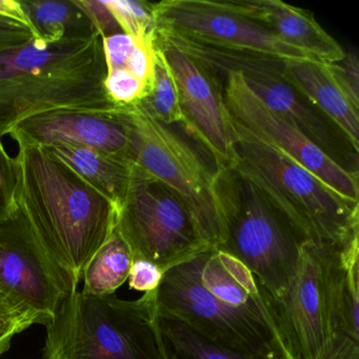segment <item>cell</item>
I'll return each instance as SVG.
<instances>
[{"instance_id": "cell-30", "label": "cell", "mask_w": 359, "mask_h": 359, "mask_svg": "<svg viewBox=\"0 0 359 359\" xmlns=\"http://www.w3.org/2000/svg\"><path fill=\"white\" fill-rule=\"evenodd\" d=\"M15 62L13 58L11 57H1L0 58V79L9 76L18 71Z\"/></svg>"}, {"instance_id": "cell-1", "label": "cell", "mask_w": 359, "mask_h": 359, "mask_svg": "<svg viewBox=\"0 0 359 359\" xmlns=\"http://www.w3.org/2000/svg\"><path fill=\"white\" fill-rule=\"evenodd\" d=\"M155 299L158 310L224 348L257 357L285 355L255 277L218 248L165 271Z\"/></svg>"}, {"instance_id": "cell-14", "label": "cell", "mask_w": 359, "mask_h": 359, "mask_svg": "<svg viewBox=\"0 0 359 359\" xmlns=\"http://www.w3.org/2000/svg\"><path fill=\"white\" fill-rule=\"evenodd\" d=\"M283 79L313 107L329 118L358 154L359 109L355 108L334 81L327 62L315 60L283 62Z\"/></svg>"}, {"instance_id": "cell-3", "label": "cell", "mask_w": 359, "mask_h": 359, "mask_svg": "<svg viewBox=\"0 0 359 359\" xmlns=\"http://www.w3.org/2000/svg\"><path fill=\"white\" fill-rule=\"evenodd\" d=\"M155 291L138 299L72 292L47 329L43 359H163Z\"/></svg>"}, {"instance_id": "cell-25", "label": "cell", "mask_w": 359, "mask_h": 359, "mask_svg": "<svg viewBox=\"0 0 359 359\" xmlns=\"http://www.w3.org/2000/svg\"><path fill=\"white\" fill-rule=\"evenodd\" d=\"M33 325L28 314L0 293V338L22 333Z\"/></svg>"}, {"instance_id": "cell-20", "label": "cell", "mask_w": 359, "mask_h": 359, "mask_svg": "<svg viewBox=\"0 0 359 359\" xmlns=\"http://www.w3.org/2000/svg\"><path fill=\"white\" fill-rule=\"evenodd\" d=\"M100 5L106 6L113 12L127 31L134 37H147L155 34V18L153 5L135 0H104Z\"/></svg>"}, {"instance_id": "cell-11", "label": "cell", "mask_w": 359, "mask_h": 359, "mask_svg": "<svg viewBox=\"0 0 359 359\" xmlns=\"http://www.w3.org/2000/svg\"><path fill=\"white\" fill-rule=\"evenodd\" d=\"M157 46L163 50L177 85L184 115L182 125L211 155L215 168L231 169L235 163L236 137L219 76L182 52Z\"/></svg>"}, {"instance_id": "cell-31", "label": "cell", "mask_w": 359, "mask_h": 359, "mask_svg": "<svg viewBox=\"0 0 359 359\" xmlns=\"http://www.w3.org/2000/svg\"><path fill=\"white\" fill-rule=\"evenodd\" d=\"M12 338H13V336L0 338V357L3 356L4 353L9 350L10 346H11Z\"/></svg>"}, {"instance_id": "cell-6", "label": "cell", "mask_w": 359, "mask_h": 359, "mask_svg": "<svg viewBox=\"0 0 359 359\" xmlns=\"http://www.w3.org/2000/svg\"><path fill=\"white\" fill-rule=\"evenodd\" d=\"M224 193L226 236L218 249L247 266L262 291L273 297L283 295L306 241L234 169L224 170Z\"/></svg>"}, {"instance_id": "cell-5", "label": "cell", "mask_w": 359, "mask_h": 359, "mask_svg": "<svg viewBox=\"0 0 359 359\" xmlns=\"http://www.w3.org/2000/svg\"><path fill=\"white\" fill-rule=\"evenodd\" d=\"M131 118L135 165L182 199L207 245L220 247L226 236L224 170L210 169L171 126L157 121L144 104Z\"/></svg>"}, {"instance_id": "cell-4", "label": "cell", "mask_w": 359, "mask_h": 359, "mask_svg": "<svg viewBox=\"0 0 359 359\" xmlns=\"http://www.w3.org/2000/svg\"><path fill=\"white\" fill-rule=\"evenodd\" d=\"M153 13L158 45L191 56L216 74L248 60H315L239 13L231 1L163 0L153 4Z\"/></svg>"}, {"instance_id": "cell-17", "label": "cell", "mask_w": 359, "mask_h": 359, "mask_svg": "<svg viewBox=\"0 0 359 359\" xmlns=\"http://www.w3.org/2000/svg\"><path fill=\"white\" fill-rule=\"evenodd\" d=\"M133 259L129 245L115 228L86 266L83 291L93 295L115 294L128 280Z\"/></svg>"}, {"instance_id": "cell-22", "label": "cell", "mask_w": 359, "mask_h": 359, "mask_svg": "<svg viewBox=\"0 0 359 359\" xmlns=\"http://www.w3.org/2000/svg\"><path fill=\"white\" fill-rule=\"evenodd\" d=\"M327 66L342 93L359 109V60L356 54L346 53L344 60Z\"/></svg>"}, {"instance_id": "cell-8", "label": "cell", "mask_w": 359, "mask_h": 359, "mask_svg": "<svg viewBox=\"0 0 359 359\" xmlns=\"http://www.w3.org/2000/svg\"><path fill=\"white\" fill-rule=\"evenodd\" d=\"M334 250L304 243L283 295L273 297L259 287L287 359L323 358L337 334L331 297Z\"/></svg>"}, {"instance_id": "cell-21", "label": "cell", "mask_w": 359, "mask_h": 359, "mask_svg": "<svg viewBox=\"0 0 359 359\" xmlns=\"http://www.w3.org/2000/svg\"><path fill=\"white\" fill-rule=\"evenodd\" d=\"M58 152L65 158L68 159V161L74 165L75 169L79 170L83 175L89 176V177L98 176L100 180H107V182L112 186H116V184L121 186L123 182L125 184V182H128L125 176H118L115 172L110 171L108 168L104 167L100 163V159L88 149L60 148L58 149Z\"/></svg>"}, {"instance_id": "cell-12", "label": "cell", "mask_w": 359, "mask_h": 359, "mask_svg": "<svg viewBox=\"0 0 359 359\" xmlns=\"http://www.w3.org/2000/svg\"><path fill=\"white\" fill-rule=\"evenodd\" d=\"M283 62L248 60L230 70L239 71L250 89L269 108L287 119L335 163L348 171L358 172L353 168V163L357 167L358 154L342 132L283 79Z\"/></svg>"}, {"instance_id": "cell-23", "label": "cell", "mask_w": 359, "mask_h": 359, "mask_svg": "<svg viewBox=\"0 0 359 359\" xmlns=\"http://www.w3.org/2000/svg\"><path fill=\"white\" fill-rule=\"evenodd\" d=\"M107 88L111 95L121 102H133L140 98H146L149 89L126 69L111 71L107 79Z\"/></svg>"}, {"instance_id": "cell-27", "label": "cell", "mask_w": 359, "mask_h": 359, "mask_svg": "<svg viewBox=\"0 0 359 359\" xmlns=\"http://www.w3.org/2000/svg\"><path fill=\"white\" fill-rule=\"evenodd\" d=\"M321 359H359V341L346 334L337 333L331 348Z\"/></svg>"}, {"instance_id": "cell-32", "label": "cell", "mask_w": 359, "mask_h": 359, "mask_svg": "<svg viewBox=\"0 0 359 359\" xmlns=\"http://www.w3.org/2000/svg\"><path fill=\"white\" fill-rule=\"evenodd\" d=\"M5 5L6 4L4 1H0V10L5 9Z\"/></svg>"}, {"instance_id": "cell-28", "label": "cell", "mask_w": 359, "mask_h": 359, "mask_svg": "<svg viewBox=\"0 0 359 359\" xmlns=\"http://www.w3.org/2000/svg\"><path fill=\"white\" fill-rule=\"evenodd\" d=\"M50 54L43 46L34 45L25 48L14 58L18 69L34 70L49 62Z\"/></svg>"}, {"instance_id": "cell-2", "label": "cell", "mask_w": 359, "mask_h": 359, "mask_svg": "<svg viewBox=\"0 0 359 359\" xmlns=\"http://www.w3.org/2000/svg\"><path fill=\"white\" fill-rule=\"evenodd\" d=\"M233 168L249 180L306 243L344 250L359 241V201L336 192L320 178L232 121Z\"/></svg>"}, {"instance_id": "cell-10", "label": "cell", "mask_w": 359, "mask_h": 359, "mask_svg": "<svg viewBox=\"0 0 359 359\" xmlns=\"http://www.w3.org/2000/svg\"><path fill=\"white\" fill-rule=\"evenodd\" d=\"M218 76L224 77V102L233 121L270 142L342 196L359 201L358 172L338 165L287 119L269 108L250 89L239 71H226Z\"/></svg>"}, {"instance_id": "cell-15", "label": "cell", "mask_w": 359, "mask_h": 359, "mask_svg": "<svg viewBox=\"0 0 359 359\" xmlns=\"http://www.w3.org/2000/svg\"><path fill=\"white\" fill-rule=\"evenodd\" d=\"M359 241L334 250L331 264V297L337 333L359 341Z\"/></svg>"}, {"instance_id": "cell-9", "label": "cell", "mask_w": 359, "mask_h": 359, "mask_svg": "<svg viewBox=\"0 0 359 359\" xmlns=\"http://www.w3.org/2000/svg\"><path fill=\"white\" fill-rule=\"evenodd\" d=\"M75 291L28 220L0 226V293L28 314L34 325H47L60 302Z\"/></svg>"}, {"instance_id": "cell-26", "label": "cell", "mask_w": 359, "mask_h": 359, "mask_svg": "<svg viewBox=\"0 0 359 359\" xmlns=\"http://www.w3.org/2000/svg\"><path fill=\"white\" fill-rule=\"evenodd\" d=\"M138 39L140 37H134L127 33H119L111 35L104 41V49L111 71L123 68Z\"/></svg>"}, {"instance_id": "cell-16", "label": "cell", "mask_w": 359, "mask_h": 359, "mask_svg": "<svg viewBox=\"0 0 359 359\" xmlns=\"http://www.w3.org/2000/svg\"><path fill=\"white\" fill-rule=\"evenodd\" d=\"M156 327L163 359H287L285 355L257 357L224 348L158 309Z\"/></svg>"}, {"instance_id": "cell-24", "label": "cell", "mask_w": 359, "mask_h": 359, "mask_svg": "<svg viewBox=\"0 0 359 359\" xmlns=\"http://www.w3.org/2000/svg\"><path fill=\"white\" fill-rule=\"evenodd\" d=\"M163 271L153 262L144 259H133L128 283L130 289L142 293L156 291L163 280Z\"/></svg>"}, {"instance_id": "cell-18", "label": "cell", "mask_w": 359, "mask_h": 359, "mask_svg": "<svg viewBox=\"0 0 359 359\" xmlns=\"http://www.w3.org/2000/svg\"><path fill=\"white\" fill-rule=\"evenodd\" d=\"M41 133L51 140L83 142L104 150H123L129 144L123 130L97 119L83 117L56 119L41 127Z\"/></svg>"}, {"instance_id": "cell-19", "label": "cell", "mask_w": 359, "mask_h": 359, "mask_svg": "<svg viewBox=\"0 0 359 359\" xmlns=\"http://www.w3.org/2000/svg\"><path fill=\"white\" fill-rule=\"evenodd\" d=\"M146 100L147 102L142 104L157 121L167 126L182 123L184 115L180 108L177 85L167 58L157 43L154 77Z\"/></svg>"}, {"instance_id": "cell-29", "label": "cell", "mask_w": 359, "mask_h": 359, "mask_svg": "<svg viewBox=\"0 0 359 359\" xmlns=\"http://www.w3.org/2000/svg\"><path fill=\"white\" fill-rule=\"evenodd\" d=\"M68 9L58 3H46L36 10V18L43 24H56L66 18Z\"/></svg>"}, {"instance_id": "cell-7", "label": "cell", "mask_w": 359, "mask_h": 359, "mask_svg": "<svg viewBox=\"0 0 359 359\" xmlns=\"http://www.w3.org/2000/svg\"><path fill=\"white\" fill-rule=\"evenodd\" d=\"M115 228L134 259H144L163 272L210 247L198 234L182 199L165 184L134 165Z\"/></svg>"}, {"instance_id": "cell-13", "label": "cell", "mask_w": 359, "mask_h": 359, "mask_svg": "<svg viewBox=\"0 0 359 359\" xmlns=\"http://www.w3.org/2000/svg\"><path fill=\"white\" fill-rule=\"evenodd\" d=\"M245 18L257 22L283 43L319 62L335 64L346 58L344 48L327 34L310 12L279 0L231 1Z\"/></svg>"}]
</instances>
